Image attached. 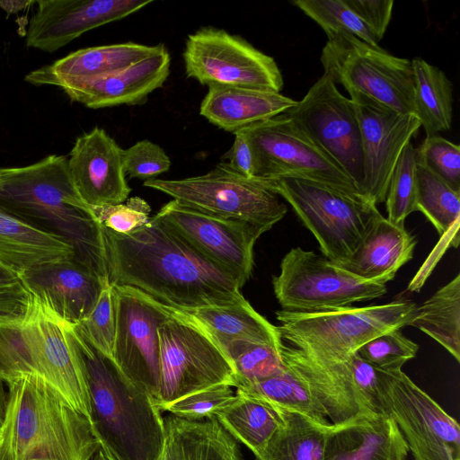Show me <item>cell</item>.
Listing matches in <instances>:
<instances>
[{
  "label": "cell",
  "mask_w": 460,
  "mask_h": 460,
  "mask_svg": "<svg viewBox=\"0 0 460 460\" xmlns=\"http://www.w3.org/2000/svg\"><path fill=\"white\" fill-rule=\"evenodd\" d=\"M110 284L140 290L176 310L244 299L238 280L155 216L126 234L101 226Z\"/></svg>",
  "instance_id": "cell-1"
},
{
  "label": "cell",
  "mask_w": 460,
  "mask_h": 460,
  "mask_svg": "<svg viewBox=\"0 0 460 460\" xmlns=\"http://www.w3.org/2000/svg\"><path fill=\"white\" fill-rule=\"evenodd\" d=\"M416 243L415 236L404 225L393 224L383 216L349 258L336 263L330 261L361 279L386 284L412 259Z\"/></svg>",
  "instance_id": "cell-26"
},
{
  "label": "cell",
  "mask_w": 460,
  "mask_h": 460,
  "mask_svg": "<svg viewBox=\"0 0 460 460\" xmlns=\"http://www.w3.org/2000/svg\"><path fill=\"white\" fill-rule=\"evenodd\" d=\"M185 72L201 84L280 93L283 76L270 57L223 29L203 27L188 36Z\"/></svg>",
  "instance_id": "cell-13"
},
{
  "label": "cell",
  "mask_w": 460,
  "mask_h": 460,
  "mask_svg": "<svg viewBox=\"0 0 460 460\" xmlns=\"http://www.w3.org/2000/svg\"><path fill=\"white\" fill-rule=\"evenodd\" d=\"M19 277L32 297L70 325L91 314L109 282L74 258L37 265Z\"/></svg>",
  "instance_id": "cell-20"
},
{
  "label": "cell",
  "mask_w": 460,
  "mask_h": 460,
  "mask_svg": "<svg viewBox=\"0 0 460 460\" xmlns=\"http://www.w3.org/2000/svg\"><path fill=\"white\" fill-rule=\"evenodd\" d=\"M418 349V344L395 330L370 340L357 353L377 369L396 370L413 358Z\"/></svg>",
  "instance_id": "cell-39"
},
{
  "label": "cell",
  "mask_w": 460,
  "mask_h": 460,
  "mask_svg": "<svg viewBox=\"0 0 460 460\" xmlns=\"http://www.w3.org/2000/svg\"><path fill=\"white\" fill-rule=\"evenodd\" d=\"M66 330L84 369L101 443L116 460H157L165 429L154 399L73 325L66 323Z\"/></svg>",
  "instance_id": "cell-3"
},
{
  "label": "cell",
  "mask_w": 460,
  "mask_h": 460,
  "mask_svg": "<svg viewBox=\"0 0 460 460\" xmlns=\"http://www.w3.org/2000/svg\"><path fill=\"white\" fill-rule=\"evenodd\" d=\"M31 302V296L20 277L0 264V314L23 316Z\"/></svg>",
  "instance_id": "cell-44"
},
{
  "label": "cell",
  "mask_w": 460,
  "mask_h": 460,
  "mask_svg": "<svg viewBox=\"0 0 460 460\" xmlns=\"http://www.w3.org/2000/svg\"><path fill=\"white\" fill-rule=\"evenodd\" d=\"M144 186L164 192L197 210L227 219L248 222L270 230L288 211L279 196L226 163L208 172L180 180L151 179Z\"/></svg>",
  "instance_id": "cell-8"
},
{
  "label": "cell",
  "mask_w": 460,
  "mask_h": 460,
  "mask_svg": "<svg viewBox=\"0 0 460 460\" xmlns=\"http://www.w3.org/2000/svg\"><path fill=\"white\" fill-rule=\"evenodd\" d=\"M377 372L382 411L394 420L414 460H460L458 422L402 369Z\"/></svg>",
  "instance_id": "cell-12"
},
{
  "label": "cell",
  "mask_w": 460,
  "mask_h": 460,
  "mask_svg": "<svg viewBox=\"0 0 460 460\" xmlns=\"http://www.w3.org/2000/svg\"><path fill=\"white\" fill-rule=\"evenodd\" d=\"M123 149L98 127L78 137L67 156L73 184L90 208L127 200L129 188L123 166Z\"/></svg>",
  "instance_id": "cell-21"
},
{
  "label": "cell",
  "mask_w": 460,
  "mask_h": 460,
  "mask_svg": "<svg viewBox=\"0 0 460 460\" xmlns=\"http://www.w3.org/2000/svg\"><path fill=\"white\" fill-rule=\"evenodd\" d=\"M170 65V54L164 48L159 53L114 73L91 77L58 78L48 85L61 88L72 101L90 109L135 105L163 86L169 76Z\"/></svg>",
  "instance_id": "cell-22"
},
{
  "label": "cell",
  "mask_w": 460,
  "mask_h": 460,
  "mask_svg": "<svg viewBox=\"0 0 460 460\" xmlns=\"http://www.w3.org/2000/svg\"><path fill=\"white\" fill-rule=\"evenodd\" d=\"M348 5L358 16L370 31L377 42L384 37L389 25L393 0H345Z\"/></svg>",
  "instance_id": "cell-45"
},
{
  "label": "cell",
  "mask_w": 460,
  "mask_h": 460,
  "mask_svg": "<svg viewBox=\"0 0 460 460\" xmlns=\"http://www.w3.org/2000/svg\"><path fill=\"white\" fill-rule=\"evenodd\" d=\"M33 4H35V1H0V8L4 9L8 13H13Z\"/></svg>",
  "instance_id": "cell-47"
},
{
  "label": "cell",
  "mask_w": 460,
  "mask_h": 460,
  "mask_svg": "<svg viewBox=\"0 0 460 460\" xmlns=\"http://www.w3.org/2000/svg\"><path fill=\"white\" fill-rule=\"evenodd\" d=\"M323 74L348 93H361L401 114L415 115L411 60L391 55L351 35L328 38Z\"/></svg>",
  "instance_id": "cell-7"
},
{
  "label": "cell",
  "mask_w": 460,
  "mask_h": 460,
  "mask_svg": "<svg viewBox=\"0 0 460 460\" xmlns=\"http://www.w3.org/2000/svg\"><path fill=\"white\" fill-rule=\"evenodd\" d=\"M216 419L238 443L248 447L255 457L283 424L278 407L235 392L234 401Z\"/></svg>",
  "instance_id": "cell-30"
},
{
  "label": "cell",
  "mask_w": 460,
  "mask_h": 460,
  "mask_svg": "<svg viewBox=\"0 0 460 460\" xmlns=\"http://www.w3.org/2000/svg\"><path fill=\"white\" fill-rule=\"evenodd\" d=\"M122 156L125 173L130 178L145 181L155 179L171 167V160L164 150L147 139L123 149Z\"/></svg>",
  "instance_id": "cell-43"
},
{
  "label": "cell",
  "mask_w": 460,
  "mask_h": 460,
  "mask_svg": "<svg viewBox=\"0 0 460 460\" xmlns=\"http://www.w3.org/2000/svg\"><path fill=\"white\" fill-rule=\"evenodd\" d=\"M272 286L282 310L299 312L347 307L387 292L385 283L357 277L301 247L290 249L282 258Z\"/></svg>",
  "instance_id": "cell-10"
},
{
  "label": "cell",
  "mask_w": 460,
  "mask_h": 460,
  "mask_svg": "<svg viewBox=\"0 0 460 460\" xmlns=\"http://www.w3.org/2000/svg\"><path fill=\"white\" fill-rule=\"evenodd\" d=\"M71 258L74 250L63 238L0 208V264L19 276L37 265Z\"/></svg>",
  "instance_id": "cell-28"
},
{
  "label": "cell",
  "mask_w": 460,
  "mask_h": 460,
  "mask_svg": "<svg viewBox=\"0 0 460 460\" xmlns=\"http://www.w3.org/2000/svg\"><path fill=\"white\" fill-rule=\"evenodd\" d=\"M292 4L318 23L328 38L351 35L378 46L370 31L345 0H296Z\"/></svg>",
  "instance_id": "cell-36"
},
{
  "label": "cell",
  "mask_w": 460,
  "mask_h": 460,
  "mask_svg": "<svg viewBox=\"0 0 460 460\" xmlns=\"http://www.w3.org/2000/svg\"><path fill=\"white\" fill-rule=\"evenodd\" d=\"M280 93L247 87H208L199 113L213 125L233 134L254 123L285 113L296 104Z\"/></svg>",
  "instance_id": "cell-25"
},
{
  "label": "cell",
  "mask_w": 460,
  "mask_h": 460,
  "mask_svg": "<svg viewBox=\"0 0 460 460\" xmlns=\"http://www.w3.org/2000/svg\"><path fill=\"white\" fill-rule=\"evenodd\" d=\"M0 208L63 238L75 260L107 279L102 228L78 195L67 156L50 155L30 165L0 167Z\"/></svg>",
  "instance_id": "cell-2"
},
{
  "label": "cell",
  "mask_w": 460,
  "mask_h": 460,
  "mask_svg": "<svg viewBox=\"0 0 460 460\" xmlns=\"http://www.w3.org/2000/svg\"><path fill=\"white\" fill-rule=\"evenodd\" d=\"M8 403V392L4 389V382L0 378V428L4 420Z\"/></svg>",
  "instance_id": "cell-48"
},
{
  "label": "cell",
  "mask_w": 460,
  "mask_h": 460,
  "mask_svg": "<svg viewBox=\"0 0 460 460\" xmlns=\"http://www.w3.org/2000/svg\"><path fill=\"white\" fill-rule=\"evenodd\" d=\"M415 114L426 137L450 129L453 119V86L445 73L420 58L411 60Z\"/></svg>",
  "instance_id": "cell-32"
},
{
  "label": "cell",
  "mask_w": 460,
  "mask_h": 460,
  "mask_svg": "<svg viewBox=\"0 0 460 460\" xmlns=\"http://www.w3.org/2000/svg\"><path fill=\"white\" fill-rule=\"evenodd\" d=\"M234 399L232 386L219 385L190 394L159 409L187 420H206L216 418Z\"/></svg>",
  "instance_id": "cell-38"
},
{
  "label": "cell",
  "mask_w": 460,
  "mask_h": 460,
  "mask_svg": "<svg viewBox=\"0 0 460 460\" xmlns=\"http://www.w3.org/2000/svg\"><path fill=\"white\" fill-rule=\"evenodd\" d=\"M285 113L347 174L362 198L360 130L349 98L342 95L334 82L323 74L304 98Z\"/></svg>",
  "instance_id": "cell-15"
},
{
  "label": "cell",
  "mask_w": 460,
  "mask_h": 460,
  "mask_svg": "<svg viewBox=\"0 0 460 460\" xmlns=\"http://www.w3.org/2000/svg\"><path fill=\"white\" fill-rule=\"evenodd\" d=\"M164 442L157 460H243L238 442L216 418L191 421L172 414L164 418ZM92 460H116L101 447Z\"/></svg>",
  "instance_id": "cell-24"
},
{
  "label": "cell",
  "mask_w": 460,
  "mask_h": 460,
  "mask_svg": "<svg viewBox=\"0 0 460 460\" xmlns=\"http://www.w3.org/2000/svg\"><path fill=\"white\" fill-rule=\"evenodd\" d=\"M417 148L409 142L402 149L393 171L385 198L387 219L404 225L406 217L416 211Z\"/></svg>",
  "instance_id": "cell-37"
},
{
  "label": "cell",
  "mask_w": 460,
  "mask_h": 460,
  "mask_svg": "<svg viewBox=\"0 0 460 460\" xmlns=\"http://www.w3.org/2000/svg\"><path fill=\"white\" fill-rule=\"evenodd\" d=\"M349 94L360 130L362 198L376 206L385 201L397 160L421 126L415 115L401 114L358 93Z\"/></svg>",
  "instance_id": "cell-17"
},
{
  "label": "cell",
  "mask_w": 460,
  "mask_h": 460,
  "mask_svg": "<svg viewBox=\"0 0 460 460\" xmlns=\"http://www.w3.org/2000/svg\"><path fill=\"white\" fill-rule=\"evenodd\" d=\"M235 374V388L259 383L282 373L286 367L279 348L272 345L227 341L219 346Z\"/></svg>",
  "instance_id": "cell-35"
},
{
  "label": "cell",
  "mask_w": 460,
  "mask_h": 460,
  "mask_svg": "<svg viewBox=\"0 0 460 460\" xmlns=\"http://www.w3.org/2000/svg\"><path fill=\"white\" fill-rule=\"evenodd\" d=\"M278 408L284 422L255 459L323 460L326 435L331 422L322 424L301 412Z\"/></svg>",
  "instance_id": "cell-31"
},
{
  "label": "cell",
  "mask_w": 460,
  "mask_h": 460,
  "mask_svg": "<svg viewBox=\"0 0 460 460\" xmlns=\"http://www.w3.org/2000/svg\"><path fill=\"white\" fill-rule=\"evenodd\" d=\"M416 304L398 299L384 305L299 312L279 310L282 341L311 352L344 357L385 332L408 326Z\"/></svg>",
  "instance_id": "cell-6"
},
{
  "label": "cell",
  "mask_w": 460,
  "mask_h": 460,
  "mask_svg": "<svg viewBox=\"0 0 460 460\" xmlns=\"http://www.w3.org/2000/svg\"><path fill=\"white\" fill-rule=\"evenodd\" d=\"M417 162L460 192V146L439 135L426 137L417 148Z\"/></svg>",
  "instance_id": "cell-40"
},
{
  "label": "cell",
  "mask_w": 460,
  "mask_h": 460,
  "mask_svg": "<svg viewBox=\"0 0 460 460\" xmlns=\"http://www.w3.org/2000/svg\"><path fill=\"white\" fill-rule=\"evenodd\" d=\"M408 453V446L390 416L360 413L329 425L323 460H406Z\"/></svg>",
  "instance_id": "cell-23"
},
{
  "label": "cell",
  "mask_w": 460,
  "mask_h": 460,
  "mask_svg": "<svg viewBox=\"0 0 460 460\" xmlns=\"http://www.w3.org/2000/svg\"><path fill=\"white\" fill-rule=\"evenodd\" d=\"M178 311L199 325L218 347L234 341L265 343L277 348L282 344L278 326L260 314L245 298L227 305Z\"/></svg>",
  "instance_id": "cell-29"
},
{
  "label": "cell",
  "mask_w": 460,
  "mask_h": 460,
  "mask_svg": "<svg viewBox=\"0 0 460 460\" xmlns=\"http://www.w3.org/2000/svg\"><path fill=\"white\" fill-rule=\"evenodd\" d=\"M163 44L148 46L135 42L116 43L78 49L27 74L24 80L48 85L58 78H81L108 75L159 53Z\"/></svg>",
  "instance_id": "cell-27"
},
{
  "label": "cell",
  "mask_w": 460,
  "mask_h": 460,
  "mask_svg": "<svg viewBox=\"0 0 460 460\" xmlns=\"http://www.w3.org/2000/svg\"><path fill=\"white\" fill-rule=\"evenodd\" d=\"M7 385L0 460H92L101 440L87 417L37 376Z\"/></svg>",
  "instance_id": "cell-4"
},
{
  "label": "cell",
  "mask_w": 460,
  "mask_h": 460,
  "mask_svg": "<svg viewBox=\"0 0 460 460\" xmlns=\"http://www.w3.org/2000/svg\"><path fill=\"white\" fill-rule=\"evenodd\" d=\"M234 139L224 161L239 174L253 178V157L250 145L241 131L234 133Z\"/></svg>",
  "instance_id": "cell-46"
},
{
  "label": "cell",
  "mask_w": 460,
  "mask_h": 460,
  "mask_svg": "<svg viewBox=\"0 0 460 460\" xmlns=\"http://www.w3.org/2000/svg\"><path fill=\"white\" fill-rule=\"evenodd\" d=\"M99 350L112 358L115 313L111 284L108 282L91 314L73 325Z\"/></svg>",
  "instance_id": "cell-41"
},
{
  "label": "cell",
  "mask_w": 460,
  "mask_h": 460,
  "mask_svg": "<svg viewBox=\"0 0 460 460\" xmlns=\"http://www.w3.org/2000/svg\"><path fill=\"white\" fill-rule=\"evenodd\" d=\"M256 181L291 206L332 263L349 258L383 217L376 205L316 181L292 177Z\"/></svg>",
  "instance_id": "cell-5"
},
{
  "label": "cell",
  "mask_w": 460,
  "mask_h": 460,
  "mask_svg": "<svg viewBox=\"0 0 460 460\" xmlns=\"http://www.w3.org/2000/svg\"><path fill=\"white\" fill-rule=\"evenodd\" d=\"M115 313L112 358L137 387L157 402L160 390L158 328L173 309L140 290L111 284Z\"/></svg>",
  "instance_id": "cell-14"
},
{
  "label": "cell",
  "mask_w": 460,
  "mask_h": 460,
  "mask_svg": "<svg viewBox=\"0 0 460 460\" xmlns=\"http://www.w3.org/2000/svg\"><path fill=\"white\" fill-rule=\"evenodd\" d=\"M460 192L417 162L416 211L421 212L442 235L459 223Z\"/></svg>",
  "instance_id": "cell-34"
},
{
  "label": "cell",
  "mask_w": 460,
  "mask_h": 460,
  "mask_svg": "<svg viewBox=\"0 0 460 460\" xmlns=\"http://www.w3.org/2000/svg\"><path fill=\"white\" fill-rule=\"evenodd\" d=\"M279 353L285 367L301 381L323 419L338 424L362 413L353 383L356 352L344 357L323 355L282 341Z\"/></svg>",
  "instance_id": "cell-19"
},
{
  "label": "cell",
  "mask_w": 460,
  "mask_h": 460,
  "mask_svg": "<svg viewBox=\"0 0 460 460\" xmlns=\"http://www.w3.org/2000/svg\"><path fill=\"white\" fill-rule=\"evenodd\" d=\"M205 257L231 273L243 287L253 270V247L264 228L210 215L175 199L155 215Z\"/></svg>",
  "instance_id": "cell-16"
},
{
  "label": "cell",
  "mask_w": 460,
  "mask_h": 460,
  "mask_svg": "<svg viewBox=\"0 0 460 460\" xmlns=\"http://www.w3.org/2000/svg\"><path fill=\"white\" fill-rule=\"evenodd\" d=\"M152 0H38L25 43L52 53L84 32L123 19Z\"/></svg>",
  "instance_id": "cell-18"
},
{
  "label": "cell",
  "mask_w": 460,
  "mask_h": 460,
  "mask_svg": "<svg viewBox=\"0 0 460 460\" xmlns=\"http://www.w3.org/2000/svg\"><path fill=\"white\" fill-rule=\"evenodd\" d=\"M160 390L158 408L208 387L235 386L231 362L195 322L173 309L158 328Z\"/></svg>",
  "instance_id": "cell-9"
},
{
  "label": "cell",
  "mask_w": 460,
  "mask_h": 460,
  "mask_svg": "<svg viewBox=\"0 0 460 460\" xmlns=\"http://www.w3.org/2000/svg\"><path fill=\"white\" fill-rule=\"evenodd\" d=\"M238 131L243 134L252 149V179H305L364 200L347 174L286 113Z\"/></svg>",
  "instance_id": "cell-11"
},
{
  "label": "cell",
  "mask_w": 460,
  "mask_h": 460,
  "mask_svg": "<svg viewBox=\"0 0 460 460\" xmlns=\"http://www.w3.org/2000/svg\"><path fill=\"white\" fill-rule=\"evenodd\" d=\"M408 326L431 337L460 362V274L416 305Z\"/></svg>",
  "instance_id": "cell-33"
},
{
  "label": "cell",
  "mask_w": 460,
  "mask_h": 460,
  "mask_svg": "<svg viewBox=\"0 0 460 460\" xmlns=\"http://www.w3.org/2000/svg\"><path fill=\"white\" fill-rule=\"evenodd\" d=\"M93 214L101 226L112 232L126 234L149 221L151 208L139 198L133 197L126 203L91 208Z\"/></svg>",
  "instance_id": "cell-42"
}]
</instances>
